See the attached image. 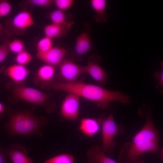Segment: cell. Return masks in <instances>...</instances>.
<instances>
[{"label": "cell", "mask_w": 163, "mask_h": 163, "mask_svg": "<svg viewBox=\"0 0 163 163\" xmlns=\"http://www.w3.org/2000/svg\"><path fill=\"white\" fill-rule=\"evenodd\" d=\"M6 111V108L3 104L0 101V120L3 118V116Z\"/></svg>", "instance_id": "cell-30"}, {"label": "cell", "mask_w": 163, "mask_h": 163, "mask_svg": "<svg viewBox=\"0 0 163 163\" xmlns=\"http://www.w3.org/2000/svg\"><path fill=\"white\" fill-rule=\"evenodd\" d=\"M135 163H145L144 161L142 160V159L139 161H138Z\"/></svg>", "instance_id": "cell-32"}, {"label": "cell", "mask_w": 163, "mask_h": 163, "mask_svg": "<svg viewBox=\"0 0 163 163\" xmlns=\"http://www.w3.org/2000/svg\"><path fill=\"white\" fill-rule=\"evenodd\" d=\"M55 69L54 67L46 64L41 66L38 69L36 77L42 86L46 88L54 81Z\"/></svg>", "instance_id": "cell-16"}, {"label": "cell", "mask_w": 163, "mask_h": 163, "mask_svg": "<svg viewBox=\"0 0 163 163\" xmlns=\"http://www.w3.org/2000/svg\"><path fill=\"white\" fill-rule=\"evenodd\" d=\"M14 95L18 99L30 103L49 107V95L33 88L19 85H14L12 89Z\"/></svg>", "instance_id": "cell-5"}, {"label": "cell", "mask_w": 163, "mask_h": 163, "mask_svg": "<svg viewBox=\"0 0 163 163\" xmlns=\"http://www.w3.org/2000/svg\"><path fill=\"white\" fill-rule=\"evenodd\" d=\"M74 2L73 0H55L53 2L58 9L64 11L70 8Z\"/></svg>", "instance_id": "cell-25"}, {"label": "cell", "mask_w": 163, "mask_h": 163, "mask_svg": "<svg viewBox=\"0 0 163 163\" xmlns=\"http://www.w3.org/2000/svg\"><path fill=\"white\" fill-rule=\"evenodd\" d=\"M8 115V120L4 128L11 136L31 134L37 132L48 123L45 118L35 116L30 111H12Z\"/></svg>", "instance_id": "cell-3"}, {"label": "cell", "mask_w": 163, "mask_h": 163, "mask_svg": "<svg viewBox=\"0 0 163 163\" xmlns=\"http://www.w3.org/2000/svg\"><path fill=\"white\" fill-rule=\"evenodd\" d=\"M4 30V28L2 24L0 23V32Z\"/></svg>", "instance_id": "cell-31"}, {"label": "cell", "mask_w": 163, "mask_h": 163, "mask_svg": "<svg viewBox=\"0 0 163 163\" xmlns=\"http://www.w3.org/2000/svg\"><path fill=\"white\" fill-rule=\"evenodd\" d=\"M99 119L102 126L101 149L107 155L112 156L114 154V149L117 145L114 138L123 133V127L116 124L111 113L107 117L102 115Z\"/></svg>", "instance_id": "cell-4"}, {"label": "cell", "mask_w": 163, "mask_h": 163, "mask_svg": "<svg viewBox=\"0 0 163 163\" xmlns=\"http://www.w3.org/2000/svg\"><path fill=\"white\" fill-rule=\"evenodd\" d=\"M32 59L31 55L24 50L17 54L15 60L17 64L25 66L29 63Z\"/></svg>", "instance_id": "cell-22"}, {"label": "cell", "mask_w": 163, "mask_h": 163, "mask_svg": "<svg viewBox=\"0 0 163 163\" xmlns=\"http://www.w3.org/2000/svg\"><path fill=\"white\" fill-rule=\"evenodd\" d=\"M9 42L5 41L0 45V63L6 58L10 51L9 48Z\"/></svg>", "instance_id": "cell-27"}, {"label": "cell", "mask_w": 163, "mask_h": 163, "mask_svg": "<svg viewBox=\"0 0 163 163\" xmlns=\"http://www.w3.org/2000/svg\"><path fill=\"white\" fill-rule=\"evenodd\" d=\"M90 4L95 13L94 15L95 21L97 23L106 22L107 20V15L106 11L107 2L105 0H91Z\"/></svg>", "instance_id": "cell-18"}, {"label": "cell", "mask_w": 163, "mask_h": 163, "mask_svg": "<svg viewBox=\"0 0 163 163\" xmlns=\"http://www.w3.org/2000/svg\"><path fill=\"white\" fill-rule=\"evenodd\" d=\"M49 18L53 24L66 25L73 22L70 20L72 17L69 14L58 9L50 12Z\"/></svg>", "instance_id": "cell-19"}, {"label": "cell", "mask_w": 163, "mask_h": 163, "mask_svg": "<svg viewBox=\"0 0 163 163\" xmlns=\"http://www.w3.org/2000/svg\"><path fill=\"white\" fill-rule=\"evenodd\" d=\"M6 153L13 163H33L34 161L27 156L28 153L24 147L18 144L10 145Z\"/></svg>", "instance_id": "cell-12"}, {"label": "cell", "mask_w": 163, "mask_h": 163, "mask_svg": "<svg viewBox=\"0 0 163 163\" xmlns=\"http://www.w3.org/2000/svg\"><path fill=\"white\" fill-rule=\"evenodd\" d=\"M80 97L77 95L69 93L61 104L60 112L65 120H74L78 117Z\"/></svg>", "instance_id": "cell-9"}, {"label": "cell", "mask_w": 163, "mask_h": 163, "mask_svg": "<svg viewBox=\"0 0 163 163\" xmlns=\"http://www.w3.org/2000/svg\"><path fill=\"white\" fill-rule=\"evenodd\" d=\"M146 117L145 125L134 136L132 142H127L121 147L118 160L119 163H135L142 159V154H156L159 151V133L151 113H147Z\"/></svg>", "instance_id": "cell-2"}, {"label": "cell", "mask_w": 163, "mask_h": 163, "mask_svg": "<svg viewBox=\"0 0 163 163\" xmlns=\"http://www.w3.org/2000/svg\"><path fill=\"white\" fill-rule=\"evenodd\" d=\"M52 39L45 36L38 42L37 49L38 53H43L50 50L53 46Z\"/></svg>", "instance_id": "cell-21"}, {"label": "cell", "mask_w": 163, "mask_h": 163, "mask_svg": "<svg viewBox=\"0 0 163 163\" xmlns=\"http://www.w3.org/2000/svg\"><path fill=\"white\" fill-rule=\"evenodd\" d=\"M73 23V22L66 25L52 23L47 24L43 29L45 36L52 39L65 37Z\"/></svg>", "instance_id": "cell-14"}, {"label": "cell", "mask_w": 163, "mask_h": 163, "mask_svg": "<svg viewBox=\"0 0 163 163\" xmlns=\"http://www.w3.org/2000/svg\"><path fill=\"white\" fill-rule=\"evenodd\" d=\"M53 2V0H27L25 1V2L28 5L47 8L49 7Z\"/></svg>", "instance_id": "cell-26"}, {"label": "cell", "mask_w": 163, "mask_h": 163, "mask_svg": "<svg viewBox=\"0 0 163 163\" xmlns=\"http://www.w3.org/2000/svg\"><path fill=\"white\" fill-rule=\"evenodd\" d=\"M44 163H75L73 156L68 154L59 155L43 161Z\"/></svg>", "instance_id": "cell-20"}, {"label": "cell", "mask_w": 163, "mask_h": 163, "mask_svg": "<svg viewBox=\"0 0 163 163\" xmlns=\"http://www.w3.org/2000/svg\"><path fill=\"white\" fill-rule=\"evenodd\" d=\"M161 70L159 71H156L154 74V77L158 80V84L156 86L157 88L159 87L163 89V62L161 63Z\"/></svg>", "instance_id": "cell-28"}, {"label": "cell", "mask_w": 163, "mask_h": 163, "mask_svg": "<svg viewBox=\"0 0 163 163\" xmlns=\"http://www.w3.org/2000/svg\"><path fill=\"white\" fill-rule=\"evenodd\" d=\"M100 125L99 118H84L81 121L79 129L85 136L91 137L98 132Z\"/></svg>", "instance_id": "cell-17"}, {"label": "cell", "mask_w": 163, "mask_h": 163, "mask_svg": "<svg viewBox=\"0 0 163 163\" xmlns=\"http://www.w3.org/2000/svg\"><path fill=\"white\" fill-rule=\"evenodd\" d=\"M59 76L61 82L73 83L77 81L78 78L86 73L85 66L75 63L72 59L65 58L59 66Z\"/></svg>", "instance_id": "cell-7"}, {"label": "cell", "mask_w": 163, "mask_h": 163, "mask_svg": "<svg viewBox=\"0 0 163 163\" xmlns=\"http://www.w3.org/2000/svg\"><path fill=\"white\" fill-rule=\"evenodd\" d=\"M46 88L75 94L95 103L103 109L109 108L110 102L114 101L124 105L131 103L129 96L122 92L110 91L98 85L85 83L82 80L73 83L54 81Z\"/></svg>", "instance_id": "cell-1"}, {"label": "cell", "mask_w": 163, "mask_h": 163, "mask_svg": "<svg viewBox=\"0 0 163 163\" xmlns=\"http://www.w3.org/2000/svg\"><path fill=\"white\" fill-rule=\"evenodd\" d=\"M10 51L17 54L25 50L23 42L19 39H15L9 43Z\"/></svg>", "instance_id": "cell-23"}, {"label": "cell", "mask_w": 163, "mask_h": 163, "mask_svg": "<svg viewBox=\"0 0 163 163\" xmlns=\"http://www.w3.org/2000/svg\"><path fill=\"white\" fill-rule=\"evenodd\" d=\"M91 28L86 24L84 31L77 38L75 50L71 55L74 60H82L83 55L94 49L90 37Z\"/></svg>", "instance_id": "cell-8"}, {"label": "cell", "mask_w": 163, "mask_h": 163, "mask_svg": "<svg viewBox=\"0 0 163 163\" xmlns=\"http://www.w3.org/2000/svg\"><path fill=\"white\" fill-rule=\"evenodd\" d=\"M4 73L15 83H19L26 79L30 71L25 66L16 64L6 69Z\"/></svg>", "instance_id": "cell-13"}, {"label": "cell", "mask_w": 163, "mask_h": 163, "mask_svg": "<svg viewBox=\"0 0 163 163\" xmlns=\"http://www.w3.org/2000/svg\"><path fill=\"white\" fill-rule=\"evenodd\" d=\"M88 163H118L108 157L97 145L91 147L87 151Z\"/></svg>", "instance_id": "cell-15"}, {"label": "cell", "mask_w": 163, "mask_h": 163, "mask_svg": "<svg viewBox=\"0 0 163 163\" xmlns=\"http://www.w3.org/2000/svg\"><path fill=\"white\" fill-rule=\"evenodd\" d=\"M7 157L4 150L0 147V163H7Z\"/></svg>", "instance_id": "cell-29"}, {"label": "cell", "mask_w": 163, "mask_h": 163, "mask_svg": "<svg viewBox=\"0 0 163 163\" xmlns=\"http://www.w3.org/2000/svg\"><path fill=\"white\" fill-rule=\"evenodd\" d=\"M66 52V50L62 47L54 46L46 53H37L35 57L47 64L54 67L59 66L65 58Z\"/></svg>", "instance_id": "cell-11"}, {"label": "cell", "mask_w": 163, "mask_h": 163, "mask_svg": "<svg viewBox=\"0 0 163 163\" xmlns=\"http://www.w3.org/2000/svg\"><path fill=\"white\" fill-rule=\"evenodd\" d=\"M101 58L98 55L90 56L88 59L87 65L85 66L86 73H88L93 79L100 84H106L109 75L99 65Z\"/></svg>", "instance_id": "cell-10"}, {"label": "cell", "mask_w": 163, "mask_h": 163, "mask_svg": "<svg viewBox=\"0 0 163 163\" xmlns=\"http://www.w3.org/2000/svg\"><path fill=\"white\" fill-rule=\"evenodd\" d=\"M34 24V20L30 12L24 10L18 13L13 18L8 19L5 26L8 33L18 35L23 34Z\"/></svg>", "instance_id": "cell-6"}, {"label": "cell", "mask_w": 163, "mask_h": 163, "mask_svg": "<svg viewBox=\"0 0 163 163\" xmlns=\"http://www.w3.org/2000/svg\"><path fill=\"white\" fill-rule=\"evenodd\" d=\"M12 6L9 1L7 0H0V17L8 15L11 11Z\"/></svg>", "instance_id": "cell-24"}]
</instances>
